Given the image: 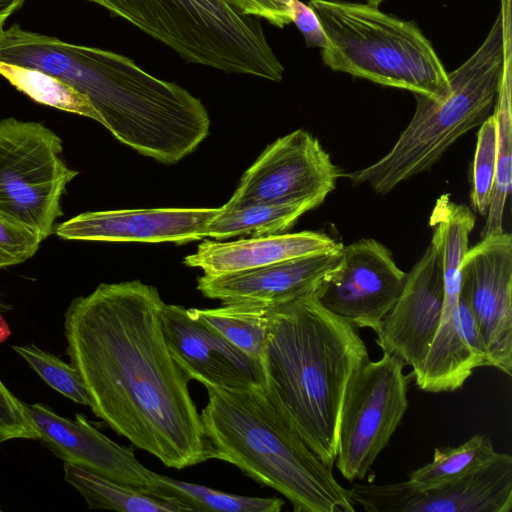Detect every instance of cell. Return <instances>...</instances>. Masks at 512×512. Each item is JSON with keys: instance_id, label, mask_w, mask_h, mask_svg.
Here are the masks:
<instances>
[{"instance_id": "cell-1", "label": "cell", "mask_w": 512, "mask_h": 512, "mask_svg": "<svg viewBox=\"0 0 512 512\" xmlns=\"http://www.w3.org/2000/svg\"><path fill=\"white\" fill-rule=\"evenodd\" d=\"M157 288L138 280L102 283L64 315L70 364L89 407L117 434L184 469L212 458L190 378L172 357Z\"/></svg>"}, {"instance_id": "cell-2", "label": "cell", "mask_w": 512, "mask_h": 512, "mask_svg": "<svg viewBox=\"0 0 512 512\" xmlns=\"http://www.w3.org/2000/svg\"><path fill=\"white\" fill-rule=\"evenodd\" d=\"M0 61L70 84L89 98L117 140L161 163L176 164L209 133L210 118L200 99L115 52L13 24L0 26Z\"/></svg>"}, {"instance_id": "cell-3", "label": "cell", "mask_w": 512, "mask_h": 512, "mask_svg": "<svg viewBox=\"0 0 512 512\" xmlns=\"http://www.w3.org/2000/svg\"><path fill=\"white\" fill-rule=\"evenodd\" d=\"M367 358L357 327L325 309L314 293L270 307L259 357L265 394L331 469L346 386Z\"/></svg>"}, {"instance_id": "cell-4", "label": "cell", "mask_w": 512, "mask_h": 512, "mask_svg": "<svg viewBox=\"0 0 512 512\" xmlns=\"http://www.w3.org/2000/svg\"><path fill=\"white\" fill-rule=\"evenodd\" d=\"M206 389L200 416L213 459L278 491L295 512L355 511L348 489L289 427L264 389Z\"/></svg>"}, {"instance_id": "cell-5", "label": "cell", "mask_w": 512, "mask_h": 512, "mask_svg": "<svg viewBox=\"0 0 512 512\" xmlns=\"http://www.w3.org/2000/svg\"><path fill=\"white\" fill-rule=\"evenodd\" d=\"M503 53L499 14L475 53L448 73L446 92L438 98L414 94V115L392 148L375 163L344 176L385 194L432 167L456 140L490 115L498 95Z\"/></svg>"}, {"instance_id": "cell-6", "label": "cell", "mask_w": 512, "mask_h": 512, "mask_svg": "<svg viewBox=\"0 0 512 512\" xmlns=\"http://www.w3.org/2000/svg\"><path fill=\"white\" fill-rule=\"evenodd\" d=\"M328 39L325 66L371 82L431 98L448 89V72L414 21L378 6L344 0H310Z\"/></svg>"}, {"instance_id": "cell-7", "label": "cell", "mask_w": 512, "mask_h": 512, "mask_svg": "<svg viewBox=\"0 0 512 512\" xmlns=\"http://www.w3.org/2000/svg\"><path fill=\"white\" fill-rule=\"evenodd\" d=\"M173 49L189 63L279 82L284 67L261 22L223 0H87Z\"/></svg>"}, {"instance_id": "cell-8", "label": "cell", "mask_w": 512, "mask_h": 512, "mask_svg": "<svg viewBox=\"0 0 512 512\" xmlns=\"http://www.w3.org/2000/svg\"><path fill=\"white\" fill-rule=\"evenodd\" d=\"M77 175L52 130L13 117L0 120V215L46 239L63 215L61 198Z\"/></svg>"}, {"instance_id": "cell-9", "label": "cell", "mask_w": 512, "mask_h": 512, "mask_svg": "<svg viewBox=\"0 0 512 512\" xmlns=\"http://www.w3.org/2000/svg\"><path fill=\"white\" fill-rule=\"evenodd\" d=\"M404 366L398 357L383 353L379 360H364L347 383L335 464L348 481L366 477L408 408Z\"/></svg>"}, {"instance_id": "cell-10", "label": "cell", "mask_w": 512, "mask_h": 512, "mask_svg": "<svg viewBox=\"0 0 512 512\" xmlns=\"http://www.w3.org/2000/svg\"><path fill=\"white\" fill-rule=\"evenodd\" d=\"M340 176L318 139L298 129L266 147L223 207L299 201L317 207L335 189Z\"/></svg>"}, {"instance_id": "cell-11", "label": "cell", "mask_w": 512, "mask_h": 512, "mask_svg": "<svg viewBox=\"0 0 512 512\" xmlns=\"http://www.w3.org/2000/svg\"><path fill=\"white\" fill-rule=\"evenodd\" d=\"M406 276L383 244L364 238L343 246L339 261L314 295L332 314L376 333L398 300Z\"/></svg>"}, {"instance_id": "cell-12", "label": "cell", "mask_w": 512, "mask_h": 512, "mask_svg": "<svg viewBox=\"0 0 512 512\" xmlns=\"http://www.w3.org/2000/svg\"><path fill=\"white\" fill-rule=\"evenodd\" d=\"M348 491L354 505L369 512H510L512 457L498 453L475 472L430 489H414L405 481L353 483Z\"/></svg>"}, {"instance_id": "cell-13", "label": "cell", "mask_w": 512, "mask_h": 512, "mask_svg": "<svg viewBox=\"0 0 512 512\" xmlns=\"http://www.w3.org/2000/svg\"><path fill=\"white\" fill-rule=\"evenodd\" d=\"M487 352L488 366L512 374V236L482 238L465 253L461 288Z\"/></svg>"}, {"instance_id": "cell-14", "label": "cell", "mask_w": 512, "mask_h": 512, "mask_svg": "<svg viewBox=\"0 0 512 512\" xmlns=\"http://www.w3.org/2000/svg\"><path fill=\"white\" fill-rule=\"evenodd\" d=\"M162 331L190 380L221 389H264L260 361L246 354L180 305L165 304Z\"/></svg>"}, {"instance_id": "cell-15", "label": "cell", "mask_w": 512, "mask_h": 512, "mask_svg": "<svg viewBox=\"0 0 512 512\" xmlns=\"http://www.w3.org/2000/svg\"><path fill=\"white\" fill-rule=\"evenodd\" d=\"M444 304L441 256L431 242L406 276L402 292L377 330L383 353L398 357L416 371L438 330Z\"/></svg>"}, {"instance_id": "cell-16", "label": "cell", "mask_w": 512, "mask_h": 512, "mask_svg": "<svg viewBox=\"0 0 512 512\" xmlns=\"http://www.w3.org/2000/svg\"><path fill=\"white\" fill-rule=\"evenodd\" d=\"M24 406L38 440L64 463L151 492L155 472L136 459L133 449L108 438L84 415L70 420L41 403Z\"/></svg>"}, {"instance_id": "cell-17", "label": "cell", "mask_w": 512, "mask_h": 512, "mask_svg": "<svg viewBox=\"0 0 512 512\" xmlns=\"http://www.w3.org/2000/svg\"><path fill=\"white\" fill-rule=\"evenodd\" d=\"M220 208H157L84 212L55 226L64 240L174 242L206 237Z\"/></svg>"}, {"instance_id": "cell-18", "label": "cell", "mask_w": 512, "mask_h": 512, "mask_svg": "<svg viewBox=\"0 0 512 512\" xmlns=\"http://www.w3.org/2000/svg\"><path fill=\"white\" fill-rule=\"evenodd\" d=\"M342 248L247 271L204 274L197 280V289L222 303L284 304L314 293L324 275L339 261Z\"/></svg>"}, {"instance_id": "cell-19", "label": "cell", "mask_w": 512, "mask_h": 512, "mask_svg": "<svg viewBox=\"0 0 512 512\" xmlns=\"http://www.w3.org/2000/svg\"><path fill=\"white\" fill-rule=\"evenodd\" d=\"M343 247L329 235L315 231L243 238L232 242L204 241L184 264L216 276L257 269L289 259L329 253Z\"/></svg>"}, {"instance_id": "cell-20", "label": "cell", "mask_w": 512, "mask_h": 512, "mask_svg": "<svg viewBox=\"0 0 512 512\" xmlns=\"http://www.w3.org/2000/svg\"><path fill=\"white\" fill-rule=\"evenodd\" d=\"M511 26H503V69L494 105L497 129V170L482 238L504 232L503 215L512 187Z\"/></svg>"}, {"instance_id": "cell-21", "label": "cell", "mask_w": 512, "mask_h": 512, "mask_svg": "<svg viewBox=\"0 0 512 512\" xmlns=\"http://www.w3.org/2000/svg\"><path fill=\"white\" fill-rule=\"evenodd\" d=\"M64 478L82 495L89 509L121 512L191 511L187 505L175 498L159 496L70 463L64 464Z\"/></svg>"}, {"instance_id": "cell-22", "label": "cell", "mask_w": 512, "mask_h": 512, "mask_svg": "<svg viewBox=\"0 0 512 512\" xmlns=\"http://www.w3.org/2000/svg\"><path fill=\"white\" fill-rule=\"evenodd\" d=\"M315 208L308 201L291 203H256L234 208L220 207L206 230V237L224 240L241 236L281 234L291 228L301 215Z\"/></svg>"}, {"instance_id": "cell-23", "label": "cell", "mask_w": 512, "mask_h": 512, "mask_svg": "<svg viewBox=\"0 0 512 512\" xmlns=\"http://www.w3.org/2000/svg\"><path fill=\"white\" fill-rule=\"evenodd\" d=\"M497 454L491 439L480 434L457 447H437L432 462L412 471L406 483L418 490L440 486L484 467Z\"/></svg>"}, {"instance_id": "cell-24", "label": "cell", "mask_w": 512, "mask_h": 512, "mask_svg": "<svg viewBox=\"0 0 512 512\" xmlns=\"http://www.w3.org/2000/svg\"><path fill=\"white\" fill-rule=\"evenodd\" d=\"M270 307L223 303L218 308H191L188 311L234 346L259 360L268 330Z\"/></svg>"}, {"instance_id": "cell-25", "label": "cell", "mask_w": 512, "mask_h": 512, "mask_svg": "<svg viewBox=\"0 0 512 512\" xmlns=\"http://www.w3.org/2000/svg\"><path fill=\"white\" fill-rule=\"evenodd\" d=\"M151 493L175 498L187 505L191 511L279 512L284 506V501L278 497L235 495L156 472Z\"/></svg>"}, {"instance_id": "cell-26", "label": "cell", "mask_w": 512, "mask_h": 512, "mask_svg": "<svg viewBox=\"0 0 512 512\" xmlns=\"http://www.w3.org/2000/svg\"><path fill=\"white\" fill-rule=\"evenodd\" d=\"M0 75L33 101L104 124L87 96L58 77L43 71L0 61Z\"/></svg>"}, {"instance_id": "cell-27", "label": "cell", "mask_w": 512, "mask_h": 512, "mask_svg": "<svg viewBox=\"0 0 512 512\" xmlns=\"http://www.w3.org/2000/svg\"><path fill=\"white\" fill-rule=\"evenodd\" d=\"M12 348L48 386L78 404L89 406L86 390L71 364L34 344Z\"/></svg>"}, {"instance_id": "cell-28", "label": "cell", "mask_w": 512, "mask_h": 512, "mask_svg": "<svg viewBox=\"0 0 512 512\" xmlns=\"http://www.w3.org/2000/svg\"><path fill=\"white\" fill-rule=\"evenodd\" d=\"M497 170V129L494 114L480 125L473 161V207L482 215L487 214L493 194Z\"/></svg>"}, {"instance_id": "cell-29", "label": "cell", "mask_w": 512, "mask_h": 512, "mask_svg": "<svg viewBox=\"0 0 512 512\" xmlns=\"http://www.w3.org/2000/svg\"><path fill=\"white\" fill-rule=\"evenodd\" d=\"M43 240L39 233L0 215V268L27 261Z\"/></svg>"}, {"instance_id": "cell-30", "label": "cell", "mask_w": 512, "mask_h": 512, "mask_svg": "<svg viewBox=\"0 0 512 512\" xmlns=\"http://www.w3.org/2000/svg\"><path fill=\"white\" fill-rule=\"evenodd\" d=\"M12 439L38 440L24 403L0 380V443Z\"/></svg>"}, {"instance_id": "cell-31", "label": "cell", "mask_w": 512, "mask_h": 512, "mask_svg": "<svg viewBox=\"0 0 512 512\" xmlns=\"http://www.w3.org/2000/svg\"><path fill=\"white\" fill-rule=\"evenodd\" d=\"M223 1L242 15L265 19L278 28L292 23L291 4L293 0Z\"/></svg>"}, {"instance_id": "cell-32", "label": "cell", "mask_w": 512, "mask_h": 512, "mask_svg": "<svg viewBox=\"0 0 512 512\" xmlns=\"http://www.w3.org/2000/svg\"><path fill=\"white\" fill-rule=\"evenodd\" d=\"M292 22L304 36L307 47L325 49L328 39L315 12L300 0L291 4Z\"/></svg>"}, {"instance_id": "cell-33", "label": "cell", "mask_w": 512, "mask_h": 512, "mask_svg": "<svg viewBox=\"0 0 512 512\" xmlns=\"http://www.w3.org/2000/svg\"><path fill=\"white\" fill-rule=\"evenodd\" d=\"M25 0H0V26L17 10H19Z\"/></svg>"}, {"instance_id": "cell-34", "label": "cell", "mask_w": 512, "mask_h": 512, "mask_svg": "<svg viewBox=\"0 0 512 512\" xmlns=\"http://www.w3.org/2000/svg\"><path fill=\"white\" fill-rule=\"evenodd\" d=\"M10 335L11 331L9 325L7 324L3 316L0 314V343L6 341Z\"/></svg>"}, {"instance_id": "cell-35", "label": "cell", "mask_w": 512, "mask_h": 512, "mask_svg": "<svg viewBox=\"0 0 512 512\" xmlns=\"http://www.w3.org/2000/svg\"><path fill=\"white\" fill-rule=\"evenodd\" d=\"M8 309H10V306L5 302L0 293V311H7Z\"/></svg>"}, {"instance_id": "cell-36", "label": "cell", "mask_w": 512, "mask_h": 512, "mask_svg": "<svg viewBox=\"0 0 512 512\" xmlns=\"http://www.w3.org/2000/svg\"><path fill=\"white\" fill-rule=\"evenodd\" d=\"M367 3L369 4H372V5H375V6H378L379 4H381L383 1L385 0H366Z\"/></svg>"}, {"instance_id": "cell-37", "label": "cell", "mask_w": 512, "mask_h": 512, "mask_svg": "<svg viewBox=\"0 0 512 512\" xmlns=\"http://www.w3.org/2000/svg\"><path fill=\"white\" fill-rule=\"evenodd\" d=\"M1 510V509H0Z\"/></svg>"}]
</instances>
